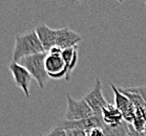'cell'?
Masks as SVG:
<instances>
[{
  "label": "cell",
  "instance_id": "obj_13",
  "mask_svg": "<svg viewBox=\"0 0 146 136\" xmlns=\"http://www.w3.org/2000/svg\"><path fill=\"white\" fill-rule=\"evenodd\" d=\"M105 136H128L129 133V124L123 122L118 127H107L103 126Z\"/></svg>",
  "mask_w": 146,
  "mask_h": 136
},
{
  "label": "cell",
  "instance_id": "obj_10",
  "mask_svg": "<svg viewBox=\"0 0 146 136\" xmlns=\"http://www.w3.org/2000/svg\"><path fill=\"white\" fill-rule=\"evenodd\" d=\"M101 116H102L104 126L107 127H113H113H118L124 122L121 111L115 105H111L110 103L102 109Z\"/></svg>",
  "mask_w": 146,
  "mask_h": 136
},
{
  "label": "cell",
  "instance_id": "obj_1",
  "mask_svg": "<svg viewBox=\"0 0 146 136\" xmlns=\"http://www.w3.org/2000/svg\"><path fill=\"white\" fill-rule=\"evenodd\" d=\"M41 53H44V49L35 30L16 36L13 49V62L18 63L23 58Z\"/></svg>",
  "mask_w": 146,
  "mask_h": 136
},
{
  "label": "cell",
  "instance_id": "obj_3",
  "mask_svg": "<svg viewBox=\"0 0 146 136\" xmlns=\"http://www.w3.org/2000/svg\"><path fill=\"white\" fill-rule=\"evenodd\" d=\"M66 109L64 114V120H84L90 116H94V112L84 101V99L76 100L70 93H66Z\"/></svg>",
  "mask_w": 146,
  "mask_h": 136
},
{
  "label": "cell",
  "instance_id": "obj_18",
  "mask_svg": "<svg viewBox=\"0 0 146 136\" xmlns=\"http://www.w3.org/2000/svg\"><path fill=\"white\" fill-rule=\"evenodd\" d=\"M128 136H141V134L136 132V131L133 130V127H131V125H129V133H128Z\"/></svg>",
  "mask_w": 146,
  "mask_h": 136
},
{
  "label": "cell",
  "instance_id": "obj_15",
  "mask_svg": "<svg viewBox=\"0 0 146 136\" xmlns=\"http://www.w3.org/2000/svg\"><path fill=\"white\" fill-rule=\"evenodd\" d=\"M40 136H66V131L63 129H60L55 127L53 130H50V132L45 134V135H40Z\"/></svg>",
  "mask_w": 146,
  "mask_h": 136
},
{
  "label": "cell",
  "instance_id": "obj_21",
  "mask_svg": "<svg viewBox=\"0 0 146 136\" xmlns=\"http://www.w3.org/2000/svg\"><path fill=\"white\" fill-rule=\"evenodd\" d=\"M145 86H146V85H145Z\"/></svg>",
  "mask_w": 146,
  "mask_h": 136
},
{
  "label": "cell",
  "instance_id": "obj_12",
  "mask_svg": "<svg viewBox=\"0 0 146 136\" xmlns=\"http://www.w3.org/2000/svg\"><path fill=\"white\" fill-rule=\"evenodd\" d=\"M110 87H111L113 95H115V106H116L123 114V113L126 112L127 110L129 109V107L131 106V102H130L129 99L120 90V88L116 87L113 84H110Z\"/></svg>",
  "mask_w": 146,
  "mask_h": 136
},
{
  "label": "cell",
  "instance_id": "obj_2",
  "mask_svg": "<svg viewBox=\"0 0 146 136\" xmlns=\"http://www.w3.org/2000/svg\"><path fill=\"white\" fill-rule=\"evenodd\" d=\"M47 53H41L33 55V56L23 58L18 63L23 66L29 72L32 74L33 79H35L40 87V89H44L45 83L48 76L45 70V59H46Z\"/></svg>",
  "mask_w": 146,
  "mask_h": 136
},
{
  "label": "cell",
  "instance_id": "obj_9",
  "mask_svg": "<svg viewBox=\"0 0 146 136\" xmlns=\"http://www.w3.org/2000/svg\"><path fill=\"white\" fill-rule=\"evenodd\" d=\"M35 32L45 53H48L54 46H56L57 30L47 26L46 24H41L35 28Z\"/></svg>",
  "mask_w": 146,
  "mask_h": 136
},
{
  "label": "cell",
  "instance_id": "obj_17",
  "mask_svg": "<svg viewBox=\"0 0 146 136\" xmlns=\"http://www.w3.org/2000/svg\"><path fill=\"white\" fill-rule=\"evenodd\" d=\"M62 50L63 49H61L60 47H58L56 45V46H54L47 53H50V55H56V56H60V55L62 53Z\"/></svg>",
  "mask_w": 146,
  "mask_h": 136
},
{
  "label": "cell",
  "instance_id": "obj_16",
  "mask_svg": "<svg viewBox=\"0 0 146 136\" xmlns=\"http://www.w3.org/2000/svg\"><path fill=\"white\" fill-rule=\"evenodd\" d=\"M66 136H87V132L82 130H66Z\"/></svg>",
  "mask_w": 146,
  "mask_h": 136
},
{
  "label": "cell",
  "instance_id": "obj_20",
  "mask_svg": "<svg viewBox=\"0 0 146 136\" xmlns=\"http://www.w3.org/2000/svg\"><path fill=\"white\" fill-rule=\"evenodd\" d=\"M141 136H144V135H143V134H141Z\"/></svg>",
  "mask_w": 146,
  "mask_h": 136
},
{
  "label": "cell",
  "instance_id": "obj_11",
  "mask_svg": "<svg viewBox=\"0 0 146 136\" xmlns=\"http://www.w3.org/2000/svg\"><path fill=\"white\" fill-rule=\"evenodd\" d=\"M61 57H62L64 63L66 65L67 73L66 76H65V80L68 82L70 79V74L74 71L77 65V62H78V46L63 49L62 53H61Z\"/></svg>",
  "mask_w": 146,
  "mask_h": 136
},
{
  "label": "cell",
  "instance_id": "obj_5",
  "mask_svg": "<svg viewBox=\"0 0 146 136\" xmlns=\"http://www.w3.org/2000/svg\"><path fill=\"white\" fill-rule=\"evenodd\" d=\"M9 69H10L11 73L13 76L15 85L22 90L23 94L29 99L31 95V82L33 80L32 74L23 66H21L19 63H16V62H13V61L9 64Z\"/></svg>",
  "mask_w": 146,
  "mask_h": 136
},
{
  "label": "cell",
  "instance_id": "obj_4",
  "mask_svg": "<svg viewBox=\"0 0 146 136\" xmlns=\"http://www.w3.org/2000/svg\"><path fill=\"white\" fill-rule=\"evenodd\" d=\"M104 123L102 120V116L94 115L84 120H62L56 124L57 128L63 130H82L85 132H88L94 128H103Z\"/></svg>",
  "mask_w": 146,
  "mask_h": 136
},
{
  "label": "cell",
  "instance_id": "obj_14",
  "mask_svg": "<svg viewBox=\"0 0 146 136\" xmlns=\"http://www.w3.org/2000/svg\"><path fill=\"white\" fill-rule=\"evenodd\" d=\"M128 91L131 92H136L142 96V99L146 103V86H138V87H130V88H125Z\"/></svg>",
  "mask_w": 146,
  "mask_h": 136
},
{
  "label": "cell",
  "instance_id": "obj_19",
  "mask_svg": "<svg viewBox=\"0 0 146 136\" xmlns=\"http://www.w3.org/2000/svg\"><path fill=\"white\" fill-rule=\"evenodd\" d=\"M143 135L146 136V122H145V125H144V129H143Z\"/></svg>",
  "mask_w": 146,
  "mask_h": 136
},
{
  "label": "cell",
  "instance_id": "obj_8",
  "mask_svg": "<svg viewBox=\"0 0 146 136\" xmlns=\"http://www.w3.org/2000/svg\"><path fill=\"white\" fill-rule=\"evenodd\" d=\"M82 41V37L77 32H74L68 26H63L57 30V41L56 45L61 49H66L72 47L78 46V44Z\"/></svg>",
  "mask_w": 146,
  "mask_h": 136
},
{
  "label": "cell",
  "instance_id": "obj_6",
  "mask_svg": "<svg viewBox=\"0 0 146 136\" xmlns=\"http://www.w3.org/2000/svg\"><path fill=\"white\" fill-rule=\"evenodd\" d=\"M84 101L90 106L92 111L95 115L101 116L102 109L106 106L108 102L105 100V97L102 93V87H101V81L99 78H96V83L93 89H90L88 92L84 95Z\"/></svg>",
  "mask_w": 146,
  "mask_h": 136
},
{
  "label": "cell",
  "instance_id": "obj_7",
  "mask_svg": "<svg viewBox=\"0 0 146 136\" xmlns=\"http://www.w3.org/2000/svg\"><path fill=\"white\" fill-rule=\"evenodd\" d=\"M45 70L48 78L54 80H59L62 78H65L67 73L66 65L64 63L61 55H50L47 53L45 59Z\"/></svg>",
  "mask_w": 146,
  "mask_h": 136
}]
</instances>
